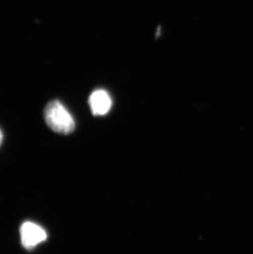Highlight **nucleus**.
I'll return each instance as SVG.
<instances>
[{"label":"nucleus","instance_id":"nucleus-2","mask_svg":"<svg viewBox=\"0 0 253 254\" xmlns=\"http://www.w3.org/2000/svg\"><path fill=\"white\" fill-rule=\"evenodd\" d=\"M20 237L22 246L26 250H31L46 241L47 233L37 224L31 221H26L20 227Z\"/></svg>","mask_w":253,"mask_h":254},{"label":"nucleus","instance_id":"nucleus-1","mask_svg":"<svg viewBox=\"0 0 253 254\" xmlns=\"http://www.w3.org/2000/svg\"><path fill=\"white\" fill-rule=\"evenodd\" d=\"M44 118L48 127L57 133L67 135L74 130V120L60 101L49 102L44 110Z\"/></svg>","mask_w":253,"mask_h":254},{"label":"nucleus","instance_id":"nucleus-3","mask_svg":"<svg viewBox=\"0 0 253 254\" xmlns=\"http://www.w3.org/2000/svg\"><path fill=\"white\" fill-rule=\"evenodd\" d=\"M89 105L94 115L103 116L110 111L112 107V100L107 91L99 89L91 93L89 98Z\"/></svg>","mask_w":253,"mask_h":254},{"label":"nucleus","instance_id":"nucleus-4","mask_svg":"<svg viewBox=\"0 0 253 254\" xmlns=\"http://www.w3.org/2000/svg\"><path fill=\"white\" fill-rule=\"evenodd\" d=\"M2 139H3V135H2V131L0 129V146H1V144H2Z\"/></svg>","mask_w":253,"mask_h":254}]
</instances>
